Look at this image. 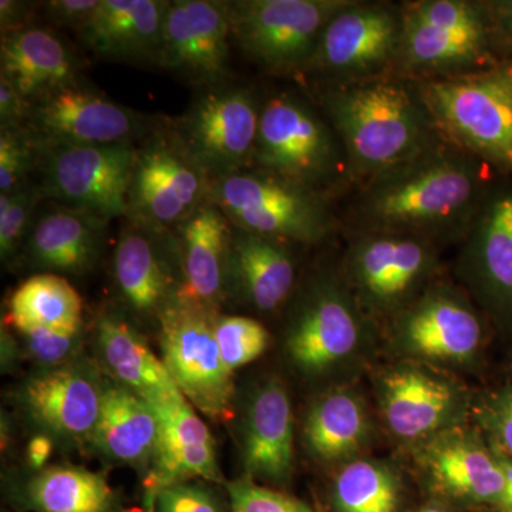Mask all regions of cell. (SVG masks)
Returning <instances> with one entry per match:
<instances>
[{"instance_id": "6da1fadb", "label": "cell", "mask_w": 512, "mask_h": 512, "mask_svg": "<svg viewBox=\"0 0 512 512\" xmlns=\"http://www.w3.org/2000/svg\"><path fill=\"white\" fill-rule=\"evenodd\" d=\"M323 106L357 174L370 180L419 156L434 126L406 84L370 77L330 90Z\"/></svg>"}, {"instance_id": "7a4b0ae2", "label": "cell", "mask_w": 512, "mask_h": 512, "mask_svg": "<svg viewBox=\"0 0 512 512\" xmlns=\"http://www.w3.org/2000/svg\"><path fill=\"white\" fill-rule=\"evenodd\" d=\"M480 190L470 157L430 146L419 156L370 180L363 211L394 232L443 228L467 217Z\"/></svg>"}, {"instance_id": "3957f363", "label": "cell", "mask_w": 512, "mask_h": 512, "mask_svg": "<svg viewBox=\"0 0 512 512\" xmlns=\"http://www.w3.org/2000/svg\"><path fill=\"white\" fill-rule=\"evenodd\" d=\"M417 93L448 140L512 173V64L426 80Z\"/></svg>"}, {"instance_id": "277c9868", "label": "cell", "mask_w": 512, "mask_h": 512, "mask_svg": "<svg viewBox=\"0 0 512 512\" xmlns=\"http://www.w3.org/2000/svg\"><path fill=\"white\" fill-rule=\"evenodd\" d=\"M207 202L235 228L276 241L315 244L332 227L322 192L256 168L212 181Z\"/></svg>"}, {"instance_id": "5b68a950", "label": "cell", "mask_w": 512, "mask_h": 512, "mask_svg": "<svg viewBox=\"0 0 512 512\" xmlns=\"http://www.w3.org/2000/svg\"><path fill=\"white\" fill-rule=\"evenodd\" d=\"M261 110L251 89L227 83L202 89L168 126L212 183L252 168Z\"/></svg>"}, {"instance_id": "8992f818", "label": "cell", "mask_w": 512, "mask_h": 512, "mask_svg": "<svg viewBox=\"0 0 512 512\" xmlns=\"http://www.w3.org/2000/svg\"><path fill=\"white\" fill-rule=\"evenodd\" d=\"M138 143L37 150L35 174L45 200L109 224L126 217Z\"/></svg>"}, {"instance_id": "52a82bcc", "label": "cell", "mask_w": 512, "mask_h": 512, "mask_svg": "<svg viewBox=\"0 0 512 512\" xmlns=\"http://www.w3.org/2000/svg\"><path fill=\"white\" fill-rule=\"evenodd\" d=\"M343 0H237L229 2L232 40L272 73L308 69L329 20Z\"/></svg>"}, {"instance_id": "ba28073f", "label": "cell", "mask_w": 512, "mask_h": 512, "mask_svg": "<svg viewBox=\"0 0 512 512\" xmlns=\"http://www.w3.org/2000/svg\"><path fill=\"white\" fill-rule=\"evenodd\" d=\"M214 311L178 298L161 313L163 362L185 399L212 420L232 414V373L221 359L215 339Z\"/></svg>"}, {"instance_id": "9c48e42d", "label": "cell", "mask_w": 512, "mask_h": 512, "mask_svg": "<svg viewBox=\"0 0 512 512\" xmlns=\"http://www.w3.org/2000/svg\"><path fill=\"white\" fill-rule=\"evenodd\" d=\"M340 165L338 141L308 104L291 94L262 104L252 168L322 192Z\"/></svg>"}, {"instance_id": "30bf717a", "label": "cell", "mask_w": 512, "mask_h": 512, "mask_svg": "<svg viewBox=\"0 0 512 512\" xmlns=\"http://www.w3.org/2000/svg\"><path fill=\"white\" fill-rule=\"evenodd\" d=\"M160 121L116 103L86 82L33 104L25 127L37 150L140 143Z\"/></svg>"}, {"instance_id": "8fae6325", "label": "cell", "mask_w": 512, "mask_h": 512, "mask_svg": "<svg viewBox=\"0 0 512 512\" xmlns=\"http://www.w3.org/2000/svg\"><path fill=\"white\" fill-rule=\"evenodd\" d=\"M211 181L180 146L170 126L138 143L127 198V220L174 229L207 201Z\"/></svg>"}, {"instance_id": "7c38bea8", "label": "cell", "mask_w": 512, "mask_h": 512, "mask_svg": "<svg viewBox=\"0 0 512 512\" xmlns=\"http://www.w3.org/2000/svg\"><path fill=\"white\" fill-rule=\"evenodd\" d=\"M229 2L173 0L165 13L156 66L200 89L229 83Z\"/></svg>"}, {"instance_id": "4fadbf2b", "label": "cell", "mask_w": 512, "mask_h": 512, "mask_svg": "<svg viewBox=\"0 0 512 512\" xmlns=\"http://www.w3.org/2000/svg\"><path fill=\"white\" fill-rule=\"evenodd\" d=\"M404 15L384 5H353L323 29L308 69L335 77L370 79L400 55Z\"/></svg>"}, {"instance_id": "5bb4252c", "label": "cell", "mask_w": 512, "mask_h": 512, "mask_svg": "<svg viewBox=\"0 0 512 512\" xmlns=\"http://www.w3.org/2000/svg\"><path fill=\"white\" fill-rule=\"evenodd\" d=\"M113 272L120 296L131 311L160 318L180 298L184 284L173 229L127 220L114 249Z\"/></svg>"}, {"instance_id": "9a60e30c", "label": "cell", "mask_w": 512, "mask_h": 512, "mask_svg": "<svg viewBox=\"0 0 512 512\" xmlns=\"http://www.w3.org/2000/svg\"><path fill=\"white\" fill-rule=\"evenodd\" d=\"M158 421L153 471L147 487L154 498L165 487L201 477L221 481L214 437L180 390L146 397Z\"/></svg>"}, {"instance_id": "2e32d148", "label": "cell", "mask_w": 512, "mask_h": 512, "mask_svg": "<svg viewBox=\"0 0 512 512\" xmlns=\"http://www.w3.org/2000/svg\"><path fill=\"white\" fill-rule=\"evenodd\" d=\"M83 64L69 43L55 30L29 26L2 35L0 77L8 80L30 103L86 82Z\"/></svg>"}, {"instance_id": "e0dca14e", "label": "cell", "mask_w": 512, "mask_h": 512, "mask_svg": "<svg viewBox=\"0 0 512 512\" xmlns=\"http://www.w3.org/2000/svg\"><path fill=\"white\" fill-rule=\"evenodd\" d=\"M434 254L429 242L412 235H376L357 242L350 274L370 305L387 308L406 298L429 274Z\"/></svg>"}, {"instance_id": "ac0fdd59", "label": "cell", "mask_w": 512, "mask_h": 512, "mask_svg": "<svg viewBox=\"0 0 512 512\" xmlns=\"http://www.w3.org/2000/svg\"><path fill=\"white\" fill-rule=\"evenodd\" d=\"M170 0H100L79 32V42L111 62L154 64Z\"/></svg>"}, {"instance_id": "d6986e66", "label": "cell", "mask_w": 512, "mask_h": 512, "mask_svg": "<svg viewBox=\"0 0 512 512\" xmlns=\"http://www.w3.org/2000/svg\"><path fill=\"white\" fill-rule=\"evenodd\" d=\"M360 339V320L348 296L332 285L320 286L303 303L286 338L299 369L322 372L345 359Z\"/></svg>"}, {"instance_id": "ffe728a7", "label": "cell", "mask_w": 512, "mask_h": 512, "mask_svg": "<svg viewBox=\"0 0 512 512\" xmlns=\"http://www.w3.org/2000/svg\"><path fill=\"white\" fill-rule=\"evenodd\" d=\"M173 231L184 276L180 298L215 311L228 292L231 222L205 201Z\"/></svg>"}, {"instance_id": "44dd1931", "label": "cell", "mask_w": 512, "mask_h": 512, "mask_svg": "<svg viewBox=\"0 0 512 512\" xmlns=\"http://www.w3.org/2000/svg\"><path fill=\"white\" fill-rule=\"evenodd\" d=\"M104 386L79 366H56L28 380L22 400L50 433L70 439H92L99 423Z\"/></svg>"}, {"instance_id": "7402d4cb", "label": "cell", "mask_w": 512, "mask_h": 512, "mask_svg": "<svg viewBox=\"0 0 512 512\" xmlns=\"http://www.w3.org/2000/svg\"><path fill=\"white\" fill-rule=\"evenodd\" d=\"M107 225L92 215L53 204L36 215L23 251L30 264L45 274H86L99 261Z\"/></svg>"}, {"instance_id": "603a6c76", "label": "cell", "mask_w": 512, "mask_h": 512, "mask_svg": "<svg viewBox=\"0 0 512 512\" xmlns=\"http://www.w3.org/2000/svg\"><path fill=\"white\" fill-rule=\"evenodd\" d=\"M460 394L446 380L413 367L393 370L383 380L387 424L402 439H421L456 417Z\"/></svg>"}, {"instance_id": "cb8c5ba5", "label": "cell", "mask_w": 512, "mask_h": 512, "mask_svg": "<svg viewBox=\"0 0 512 512\" xmlns=\"http://www.w3.org/2000/svg\"><path fill=\"white\" fill-rule=\"evenodd\" d=\"M295 284V265L284 242L235 228L229 249L228 292L259 311L281 306Z\"/></svg>"}, {"instance_id": "d4e9b609", "label": "cell", "mask_w": 512, "mask_h": 512, "mask_svg": "<svg viewBox=\"0 0 512 512\" xmlns=\"http://www.w3.org/2000/svg\"><path fill=\"white\" fill-rule=\"evenodd\" d=\"M407 348L436 359H468L480 348L481 323L476 313L444 292H433L414 305L400 322Z\"/></svg>"}, {"instance_id": "484cf974", "label": "cell", "mask_w": 512, "mask_h": 512, "mask_svg": "<svg viewBox=\"0 0 512 512\" xmlns=\"http://www.w3.org/2000/svg\"><path fill=\"white\" fill-rule=\"evenodd\" d=\"M293 417L282 384L266 383L249 403L244 463L249 476L282 481L293 467Z\"/></svg>"}, {"instance_id": "4316f807", "label": "cell", "mask_w": 512, "mask_h": 512, "mask_svg": "<svg viewBox=\"0 0 512 512\" xmlns=\"http://www.w3.org/2000/svg\"><path fill=\"white\" fill-rule=\"evenodd\" d=\"M157 439V417L144 397L121 384L104 387L92 437L101 453L119 463L144 464L153 458Z\"/></svg>"}, {"instance_id": "83f0119b", "label": "cell", "mask_w": 512, "mask_h": 512, "mask_svg": "<svg viewBox=\"0 0 512 512\" xmlns=\"http://www.w3.org/2000/svg\"><path fill=\"white\" fill-rule=\"evenodd\" d=\"M431 476L441 488L478 503L500 504L505 488L503 468L495 453L473 437H446L427 453Z\"/></svg>"}, {"instance_id": "f1b7e54d", "label": "cell", "mask_w": 512, "mask_h": 512, "mask_svg": "<svg viewBox=\"0 0 512 512\" xmlns=\"http://www.w3.org/2000/svg\"><path fill=\"white\" fill-rule=\"evenodd\" d=\"M97 342L104 363L121 386L141 397L178 389L163 359H158L146 339L126 320L103 316L97 325Z\"/></svg>"}, {"instance_id": "f546056e", "label": "cell", "mask_w": 512, "mask_h": 512, "mask_svg": "<svg viewBox=\"0 0 512 512\" xmlns=\"http://www.w3.org/2000/svg\"><path fill=\"white\" fill-rule=\"evenodd\" d=\"M471 262L485 293L512 312V192L495 197L478 218Z\"/></svg>"}, {"instance_id": "4dcf8cb0", "label": "cell", "mask_w": 512, "mask_h": 512, "mask_svg": "<svg viewBox=\"0 0 512 512\" xmlns=\"http://www.w3.org/2000/svg\"><path fill=\"white\" fill-rule=\"evenodd\" d=\"M488 36L464 35L423 25L404 16L400 56L407 66L424 72H457L490 60Z\"/></svg>"}, {"instance_id": "1f68e13d", "label": "cell", "mask_w": 512, "mask_h": 512, "mask_svg": "<svg viewBox=\"0 0 512 512\" xmlns=\"http://www.w3.org/2000/svg\"><path fill=\"white\" fill-rule=\"evenodd\" d=\"M82 320V298L60 275L42 272L30 276L10 298L8 322L18 330H80Z\"/></svg>"}, {"instance_id": "d6a6232c", "label": "cell", "mask_w": 512, "mask_h": 512, "mask_svg": "<svg viewBox=\"0 0 512 512\" xmlns=\"http://www.w3.org/2000/svg\"><path fill=\"white\" fill-rule=\"evenodd\" d=\"M26 500L37 512H106L113 491L106 478L93 471L52 467L30 480Z\"/></svg>"}, {"instance_id": "836d02e7", "label": "cell", "mask_w": 512, "mask_h": 512, "mask_svg": "<svg viewBox=\"0 0 512 512\" xmlns=\"http://www.w3.org/2000/svg\"><path fill=\"white\" fill-rule=\"evenodd\" d=\"M366 431V412L360 400L348 392H336L313 406L306 421V444L316 457L335 460L359 448Z\"/></svg>"}, {"instance_id": "e575fe53", "label": "cell", "mask_w": 512, "mask_h": 512, "mask_svg": "<svg viewBox=\"0 0 512 512\" xmlns=\"http://www.w3.org/2000/svg\"><path fill=\"white\" fill-rule=\"evenodd\" d=\"M335 501L339 512H396L399 491L387 468L360 460L340 471Z\"/></svg>"}, {"instance_id": "d590c367", "label": "cell", "mask_w": 512, "mask_h": 512, "mask_svg": "<svg viewBox=\"0 0 512 512\" xmlns=\"http://www.w3.org/2000/svg\"><path fill=\"white\" fill-rule=\"evenodd\" d=\"M42 201L45 198L33 180L9 194H0V256L3 262L15 258L25 247Z\"/></svg>"}, {"instance_id": "8d00e7d4", "label": "cell", "mask_w": 512, "mask_h": 512, "mask_svg": "<svg viewBox=\"0 0 512 512\" xmlns=\"http://www.w3.org/2000/svg\"><path fill=\"white\" fill-rule=\"evenodd\" d=\"M406 18L464 35L488 36L490 15L483 6L464 0H426L413 3L404 12Z\"/></svg>"}, {"instance_id": "74e56055", "label": "cell", "mask_w": 512, "mask_h": 512, "mask_svg": "<svg viewBox=\"0 0 512 512\" xmlns=\"http://www.w3.org/2000/svg\"><path fill=\"white\" fill-rule=\"evenodd\" d=\"M214 330L222 362L231 373L254 362L268 348V330L258 320L225 316L215 320Z\"/></svg>"}, {"instance_id": "f35d334b", "label": "cell", "mask_w": 512, "mask_h": 512, "mask_svg": "<svg viewBox=\"0 0 512 512\" xmlns=\"http://www.w3.org/2000/svg\"><path fill=\"white\" fill-rule=\"evenodd\" d=\"M37 148L25 127L0 128V194L18 190L35 174Z\"/></svg>"}, {"instance_id": "ab89813d", "label": "cell", "mask_w": 512, "mask_h": 512, "mask_svg": "<svg viewBox=\"0 0 512 512\" xmlns=\"http://www.w3.org/2000/svg\"><path fill=\"white\" fill-rule=\"evenodd\" d=\"M228 493L234 512H313L302 501L259 487L251 480L228 484Z\"/></svg>"}, {"instance_id": "60d3db41", "label": "cell", "mask_w": 512, "mask_h": 512, "mask_svg": "<svg viewBox=\"0 0 512 512\" xmlns=\"http://www.w3.org/2000/svg\"><path fill=\"white\" fill-rule=\"evenodd\" d=\"M19 332L33 359L52 367L62 366L73 355L80 340V330L25 328Z\"/></svg>"}, {"instance_id": "b9f144b4", "label": "cell", "mask_w": 512, "mask_h": 512, "mask_svg": "<svg viewBox=\"0 0 512 512\" xmlns=\"http://www.w3.org/2000/svg\"><path fill=\"white\" fill-rule=\"evenodd\" d=\"M158 512H221L217 498L200 485L178 483L157 494Z\"/></svg>"}, {"instance_id": "7bdbcfd3", "label": "cell", "mask_w": 512, "mask_h": 512, "mask_svg": "<svg viewBox=\"0 0 512 512\" xmlns=\"http://www.w3.org/2000/svg\"><path fill=\"white\" fill-rule=\"evenodd\" d=\"M483 421L493 437L494 451L512 458V384L494 394L485 406Z\"/></svg>"}, {"instance_id": "ee69618b", "label": "cell", "mask_w": 512, "mask_h": 512, "mask_svg": "<svg viewBox=\"0 0 512 512\" xmlns=\"http://www.w3.org/2000/svg\"><path fill=\"white\" fill-rule=\"evenodd\" d=\"M100 0H49L40 3V12L47 23L55 28L79 32L92 18Z\"/></svg>"}, {"instance_id": "f6af8a7d", "label": "cell", "mask_w": 512, "mask_h": 512, "mask_svg": "<svg viewBox=\"0 0 512 512\" xmlns=\"http://www.w3.org/2000/svg\"><path fill=\"white\" fill-rule=\"evenodd\" d=\"M30 111L32 103L0 77V128L25 126Z\"/></svg>"}, {"instance_id": "bcb514c9", "label": "cell", "mask_w": 512, "mask_h": 512, "mask_svg": "<svg viewBox=\"0 0 512 512\" xmlns=\"http://www.w3.org/2000/svg\"><path fill=\"white\" fill-rule=\"evenodd\" d=\"M40 3L23 2V0H2L0 2V32L2 35L35 25Z\"/></svg>"}, {"instance_id": "7dc6e473", "label": "cell", "mask_w": 512, "mask_h": 512, "mask_svg": "<svg viewBox=\"0 0 512 512\" xmlns=\"http://www.w3.org/2000/svg\"><path fill=\"white\" fill-rule=\"evenodd\" d=\"M491 26L498 30L505 42L512 45V0L491 3L488 8Z\"/></svg>"}, {"instance_id": "c3c4849f", "label": "cell", "mask_w": 512, "mask_h": 512, "mask_svg": "<svg viewBox=\"0 0 512 512\" xmlns=\"http://www.w3.org/2000/svg\"><path fill=\"white\" fill-rule=\"evenodd\" d=\"M53 441L46 434H37L29 441L28 446V463L29 466L40 470L45 466L46 461L52 456Z\"/></svg>"}, {"instance_id": "681fc988", "label": "cell", "mask_w": 512, "mask_h": 512, "mask_svg": "<svg viewBox=\"0 0 512 512\" xmlns=\"http://www.w3.org/2000/svg\"><path fill=\"white\" fill-rule=\"evenodd\" d=\"M495 456L498 458L501 468L504 471L505 488L503 498H501L498 508L503 512H512V458L503 456V454L494 451Z\"/></svg>"}, {"instance_id": "f907efd6", "label": "cell", "mask_w": 512, "mask_h": 512, "mask_svg": "<svg viewBox=\"0 0 512 512\" xmlns=\"http://www.w3.org/2000/svg\"><path fill=\"white\" fill-rule=\"evenodd\" d=\"M423 512H441V511H437V510H426V511H423Z\"/></svg>"}]
</instances>
